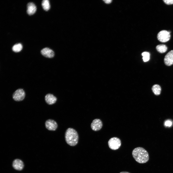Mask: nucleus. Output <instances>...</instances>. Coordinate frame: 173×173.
Here are the masks:
<instances>
[{
    "mask_svg": "<svg viewBox=\"0 0 173 173\" xmlns=\"http://www.w3.org/2000/svg\"><path fill=\"white\" fill-rule=\"evenodd\" d=\"M45 124L46 128L49 130L55 131L58 127L57 123L52 119L47 120L45 122Z\"/></svg>",
    "mask_w": 173,
    "mask_h": 173,
    "instance_id": "423d86ee",
    "label": "nucleus"
},
{
    "mask_svg": "<svg viewBox=\"0 0 173 173\" xmlns=\"http://www.w3.org/2000/svg\"><path fill=\"white\" fill-rule=\"evenodd\" d=\"M108 144L109 148L113 150L118 149L121 146V142L119 138L115 137L111 138L109 140Z\"/></svg>",
    "mask_w": 173,
    "mask_h": 173,
    "instance_id": "20e7f679",
    "label": "nucleus"
},
{
    "mask_svg": "<svg viewBox=\"0 0 173 173\" xmlns=\"http://www.w3.org/2000/svg\"><path fill=\"white\" fill-rule=\"evenodd\" d=\"M120 173H130L129 172H120Z\"/></svg>",
    "mask_w": 173,
    "mask_h": 173,
    "instance_id": "412c9836",
    "label": "nucleus"
},
{
    "mask_svg": "<svg viewBox=\"0 0 173 173\" xmlns=\"http://www.w3.org/2000/svg\"><path fill=\"white\" fill-rule=\"evenodd\" d=\"M156 48L157 51L161 53L165 52L167 49L166 45L163 44L157 45L156 46Z\"/></svg>",
    "mask_w": 173,
    "mask_h": 173,
    "instance_id": "ddd939ff",
    "label": "nucleus"
},
{
    "mask_svg": "<svg viewBox=\"0 0 173 173\" xmlns=\"http://www.w3.org/2000/svg\"><path fill=\"white\" fill-rule=\"evenodd\" d=\"M163 1L167 5L173 4V0H163Z\"/></svg>",
    "mask_w": 173,
    "mask_h": 173,
    "instance_id": "6ab92c4d",
    "label": "nucleus"
},
{
    "mask_svg": "<svg viewBox=\"0 0 173 173\" xmlns=\"http://www.w3.org/2000/svg\"><path fill=\"white\" fill-rule=\"evenodd\" d=\"M65 138V141L70 146H74L78 143V134L77 132L74 129L68 128L66 131Z\"/></svg>",
    "mask_w": 173,
    "mask_h": 173,
    "instance_id": "f03ea898",
    "label": "nucleus"
},
{
    "mask_svg": "<svg viewBox=\"0 0 173 173\" xmlns=\"http://www.w3.org/2000/svg\"><path fill=\"white\" fill-rule=\"evenodd\" d=\"M164 62L167 66H169L173 64V50L169 51L165 56Z\"/></svg>",
    "mask_w": 173,
    "mask_h": 173,
    "instance_id": "6e6552de",
    "label": "nucleus"
},
{
    "mask_svg": "<svg viewBox=\"0 0 173 173\" xmlns=\"http://www.w3.org/2000/svg\"><path fill=\"white\" fill-rule=\"evenodd\" d=\"M164 124L166 126L170 127L172 125V122L171 120H167L165 121Z\"/></svg>",
    "mask_w": 173,
    "mask_h": 173,
    "instance_id": "a211bd4d",
    "label": "nucleus"
},
{
    "mask_svg": "<svg viewBox=\"0 0 173 173\" xmlns=\"http://www.w3.org/2000/svg\"><path fill=\"white\" fill-rule=\"evenodd\" d=\"M42 5L43 9L47 11L50 8V6L49 1L48 0H43L42 2Z\"/></svg>",
    "mask_w": 173,
    "mask_h": 173,
    "instance_id": "2eb2a0df",
    "label": "nucleus"
},
{
    "mask_svg": "<svg viewBox=\"0 0 173 173\" xmlns=\"http://www.w3.org/2000/svg\"><path fill=\"white\" fill-rule=\"evenodd\" d=\"M41 53L44 57L49 58L53 57L55 55L54 51L48 48H45L41 50Z\"/></svg>",
    "mask_w": 173,
    "mask_h": 173,
    "instance_id": "1a4fd4ad",
    "label": "nucleus"
},
{
    "mask_svg": "<svg viewBox=\"0 0 173 173\" xmlns=\"http://www.w3.org/2000/svg\"><path fill=\"white\" fill-rule=\"evenodd\" d=\"M104 1L106 4L110 3L112 1V0H104Z\"/></svg>",
    "mask_w": 173,
    "mask_h": 173,
    "instance_id": "aec40b11",
    "label": "nucleus"
},
{
    "mask_svg": "<svg viewBox=\"0 0 173 173\" xmlns=\"http://www.w3.org/2000/svg\"><path fill=\"white\" fill-rule=\"evenodd\" d=\"M27 12L30 15L34 14L36 12L37 8L36 5L33 3L29 2L27 5Z\"/></svg>",
    "mask_w": 173,
    "mask_h": 173,
    "instance_id": "9b49d317",
    "label": "nucleus"
},
{
    "mask_svg": "<svg viewBox=\"0 0 173 173\" xmlns=\"http://www.w3.org/2000/svg\"><path fill=\"white\" fill-rule=\"evenodd\" d=\"M102 125L103 124L101 120L99 119H96L93 121L91 124V127L93 130L97 131L100 130Z\"/></svg>",
    "mask_w": 173,
    "mask_h": 173,
    "instance_id": "0eeeda50",
    "label": "nucleus"
},
{
    "mask_svg": "<svg viewBox=\"0 0 173 173\" xmlns=\"http://www.w3.org/2000/svg\"><path fill=\"white\" fill-rule=\"evenodd\" d=\"M132 154L135 161L139 163H146L149 160V156L148 152L142 147L135 148L133 150Z\"/></svg>",
    "mask_w": 173,
    "mask_h": 173,
    "instance_id": "f257e3e1",
    "label": "nucleus"
},
{
    "mask_svg": "<svg viewBox=\"0 0 173 173\" xmlns=\"http://www.w3.org/2000/svg\"><path fill=\"white\" fill-rule=\"evenodd\" d=\"M157 37L160 42L162 43L167 42L170 38V32L166 30L161 31L158 34Z\"/></svg>",
    "mask_w": 173,
    "mask_h": 173,
    "instance_id": "7ed1b4c3",
    "label": "nucleus"
},
{
    "mask_svg": "<svg viewBox=\"0 0 173 173\" xmlns=\"http://www.w3.org/2000/svg\"><path fill=\"white\" fill-rule=\"evenodd\" d=\"M25 95L24 91L22 89H19L16 90L13 93L12 98L15 101H20L24 99Z\"/></svg>",
    "mask_w": 173,
    "mask_h": 173,
    "instance_id": "39448f33",
    "label": "nucleus"
},
{
    "mask_svg": "<svg viewBox=\"0 0 173 173\" xmlns=\"http://www.w3.org/2000/svg\"><path fill=\"white\" fill-rule=\"evenodd\" d=\"M23 46L22 44L20 43L16 44L14 45L12 47V50L16 52H19L22 49Z\"/></svg>",
    "mask_w": 173,
    "mask_h": 173,
    "instance_id": "dca6fc26",
    "label": "nucleus"
},
{
    "mask_svg": "<svg viewBox=\"0 0 173 173\" xmlns=\"http://www.w3.org/2000/svg\"><path fill=\"white\" fill-rule=\"evenodd\" d=\"M45 100L47 104L49 105H52L56 102L57 98L53 95L48 94L45 97Z\"/></svg>",
    "mask_w": 173,
    "mask_h": 173,
    "instance_id": "f8f14e48",
    "label": "nucleus"
},
{
    "mask_svg": "<svg viewBox=\"0 0 173 173\" xmlns=\"http://www.w3.org/2000/svg\"><path fill=\"white\" fill-rule=\"evenodd\" d=\"M142 55L143 56L142 59L144 62H147L149 60L150 54L148 52H144L142 53Z\"/></svg>",
    "mask_w": 173,
    "mask_h": 173,
    "instance_id": "f3484780",
    "label": "nucleus"
},
{
    "mask_svg": "<svg viewBox=\"0 0 173 173\" xmlns=\"http://www.w3.org/2000/svg\"><path fill=\"white\" fill-rule=\"evenodd\" d=\"M12 166L15 170L21 171L24 167V164L23 162L19 159H16L14 160L12 163Z\"/></svg>",
    "mask_w": 173,
    "mask_h": 173,
    "instance_id": "9d476101",
    "label": "nucleus"
},
{
    "mask_svg": "<svg viewBox=\"0 0 173 173\" xmlns=\"http://www.w3.org/2000/svg\"><path fill=\"white\" fill-rule=\"evenodd\" d=\"M152 90L154 94L156 95H158L161 93V87L158 84L153 85L152 88Z\"/></svg>",
    "mask_w": 173,
    "mask_h": 173,
    "instance_id": "4468645a",
    "label": "nucleus"
}]
</instances>
